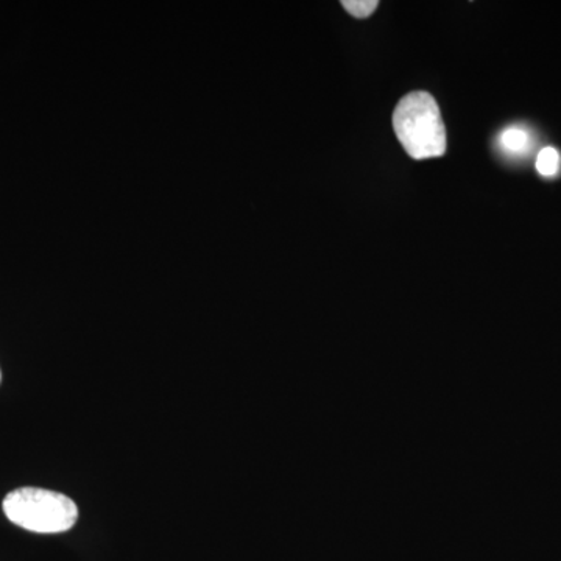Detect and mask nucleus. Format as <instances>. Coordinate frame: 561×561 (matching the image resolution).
<instances>
[{
    "label": "nucleus",
    "mask_w": 561,
    "mask_h": 561,
    "mask_svg": "<svg viewBox=\"0 0 561 561\" xmlns=\"http://www.w3.org/2000/svg\"><path fill=\"white\" fill-rule=\"evenodd\" d=\"M393 128L413 160L442 157L446 151L445 124L430 92L415 91L402 98L394 108Z\"/></svg>",
    "instance_id": "1"
},
{
    "label": "nucleus",
    "mask_w": 561,
    "mask_h": 561,
    "mask_svg": "<svg viewBox=\"0 0 561 561\" xmlns=\"http://www.w3.org/2000/svg\"><path fill=\"white\" fill-rule=\"evenodd\" d=\"M3 513L11 523L35 534H62L76 526L79 507L57 491L24 486L7 494Z\"/></svg>",
    "instance_id": "2"
},
{
    "label": "nucleus",
    "mask_w": 561,
    "mask_h": 561,
    "mask_svg": "<svg viewBox=\"0 0 561 561\" xmlns=\"http://www.w3.org/2000/svg\"><path fill=\"white\" fill-rule=\"evenodd\" d=\"M501 149L508 154H524L530 147L529 133L523 128H507L500 136Z\"/></svg>",
    "instance_id": "3"
},
{
    "label": "nucleus",
    "mask_w": 561,
    "mask_h": 561,
    "mask_svg": "<svg viewBox=\"0 0 561 561\" xmlns=\"http://www.w3.org/2000/svg\"><path fill=\"white\" fill-rule=\"evenodd\" d=\"M560 169V153L552 147H546L537 158V171L541 176L551 179Z\"/></svg>",
    "instance_id": "4"
},
{
    "label": "nucleus",
    "mask_w": 561,
    "mask_h": 561,
    "mask_svg": "<svg viewBox=\"0 0 561 561\" xmlns=\"http://www.w3.org/2000/svg\"><path fill=\"white\" fill-rule=\"evenodd\" d=\"M343 9L348 11L350 14H353L354 18H364L370 16V14L375 13L376 9L379 7L378 0H343L342 2Z\"/></svg>",
    "instance_id": "5"
},
{
    "label": "nucleus",
    "mask_w": 561,
    "mask_h": 561,
    "mask_svg": "<svg viewBox=\"0 0 561 561\" xmlns=\"http://www.w3.org/2000/svg\"><path fill=\"white\" fill-rule=\"evenodd\" d=\"M0 379H2V373H0Z\"/></svg>",
    "instance_id": "6"
}]
</instances>
